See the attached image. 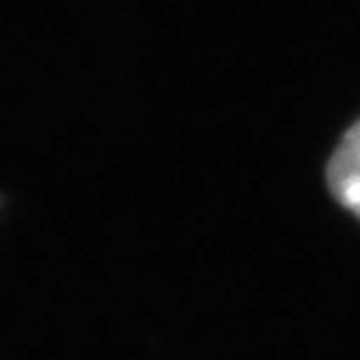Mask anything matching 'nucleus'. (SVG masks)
Segmentation results:
<instances>
[{
  "label": "nucleus",
  "instance_id": "obj_1",
  "mask_svg": "<svg viewBox=\"0 0 360 360\" xmlns=\"http://www.w3.org/2000/svg\"><path fill=\"white\" fill-rule=\"evenodd\" d=\"M328 186L333 198L360 219V120L336 144L328 162Z\"/></svg>",
  "mask_w": 360,
  "mask_h": 360
}]
</instances>
